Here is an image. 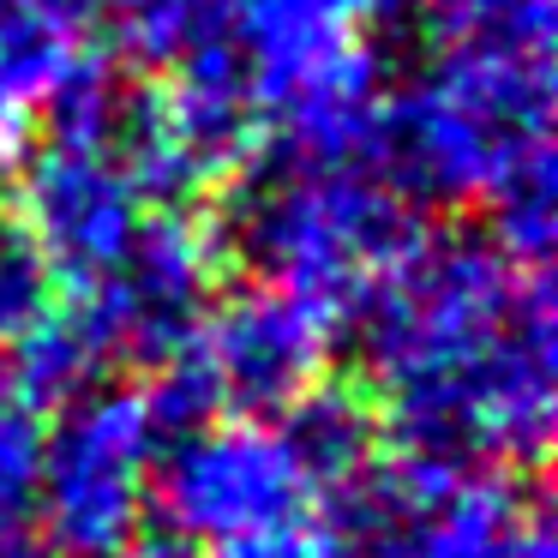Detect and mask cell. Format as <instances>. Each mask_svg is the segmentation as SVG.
Here are the masks:
<instances>
[{"label": "cell", "instance_id": "277c9868", "mask_svg": "<svg viewBox=\"0 0 558 558\" xmlns=\"http://www.w3.org/2000/svg\"><path fill=\"white\" fill-rule=\"evenodd\" d=\"M349 558H553V529L510 469L378 457L318 505Z\"/></svg>", "mask_w": 558, "mask_h": 558}, {"label": "cell", "instance_id": "7c38bea8", "mask_svg": "<svg viewBox=\"0 0 558 558\" xmlns=\"http://www.w3.org/2000/svg\"><path fill=\"white\" fill-rule=\"evenodd\" d=\"M73 61V31L54 25L37 0H0V162H19Z\"/></svg>", "mask_w": 558, "mask_h": 558}, {"label": "cell", "instance_id": "7a4b0ae2", "mask_svg": "<svg viewBox=\"0 0 558 558\" xmlns=\"http://www.w3.org/2000/svg\"><path fill=\"white\" fill-rule=\"evenodd\" d=\"M553 157V54L445 43L385 97V174L409 198L486 205Z\"/></svg>", "mask_w": 558, "mask_h": 558}, {"label": "cell", "instance_id": "5b68a950", "mask_svg": "<svg viewBox=\"0 0 558 558\" xmlns=\"http://www.w3.org/2000/svg\"><path fill=\"white\" fill-rule=\"evenodd\" d=\"M162 457V433L145 409V390L97 385L61 402L54 426H43L37 469V534L54 558H114L133 546L150 510V474Z\"/></svg>", "mask_w": 558, "mask_h": 558}, {"label": "cell", "instance_id": "ba28073f", "mask_svg": "<svg viewBox=\"0 0 558 558\" xmlns=\"http://www.w3.org/2000/svg\"><path fill=\"white\" fill-rule=\"evenodd\" d=\"M19 210L13 217L31 229L54 277L90 282L102 265L121 258V246L145 229L157 210L126 174V162L109 145L90 138H49L19 150Z\"/></svg>", "mask_w": 558, "mask_h": 558}, {"label": "cell", "instance_id": "ac0fdd59", "mask_svg": "<svg viewBox=\"0 0 558 558\" xmlns=\"http://www.w3.org/2000/svg\"><path fill=\"white\" fill-rule=\"evenodd\" d=\"M43 13L54 19V25H66L78 37V31H90V25H102L109 19V0H37Z\"/></svg>", "mask_w": 558, "mask_h": 558}, {"label": "cell", "instance_id": "9c48e42d", "mask_svg": "<svg viewBox=\"0 0 558 558\" xmlns=\"http://www.w3.org/2000/svg\"><path fill=\"white\" fill-rule=\"evenodd\" d=\"M330 325L337 318H325L318 306L265 289V282H246V289H229L210 301L186 354L205 373L217 409L258 421V414H282L294 397H306L325 378L330 342H337Z\"/></svg>", "mask_w": 558, "mask_h": 558}, {"label": "cell", "instance_id": "9a60e30c", "mask_svg": "<svg viewBox=\"0 0 558 558\" xmlns=\"http://www.w3.org/2000/svg\"><path fill=\"white\" fill-rule=\"evenodd\" d=\"M61 306V277L19 217H0V354H13Z\"/></svg>", "mask_w": 558, "mask_h": 558}, {"label": "cell", "instance_id": "5bb4252c", "mask_svg": "<svg viewBox=\"0 0 558 558\" xmlns=\"http://www.w3.org/2000/svg\"><path fill=\"white\" fill-rule=\"evenodd\" d=\"M109 373V354L90 337V325L78 318V306H54L13 354H7V378L25 390L37 409H61V402L85 397L102 385Z\"/></svg>", "mask_w": 558, "mask_h": 558}, {"label": "cell", "instance_id": "e0dca14e", "mask_svg": "<svg viewBox=\"0 0 558 558\" xmlns=\"http://www.w3.org/2000/svg\"><path fill=\"white\" fill-rule=\"evenodd\" d=\"M210 558H349V553H342V541L330 534V522L313 510L306 522L270 534V541H246V546H229V553H210Z\"/></svg>", "mask_w": 558, "mask_h": 558}, {"label": "cell", "instance_id": "8fae6325", "mask_svg": "<svg viewBox=\"0 0 558 558\" xmlns=\"http://www.w3.org/2000/svg\"><path fill=\"white\" fill-rule=\"evenodd\" d=\"M277 438L289 445L301 481L313 486V498L325 505L337 486H349L361 469L378 462V409L361 385H330L318 378L306 397H294L277 421Z\"/></svg>", "mask_w": 558, "mask_h": 558}, {"label": "cell", "instance_id": "3957f363", "mask_svg": "<svg viewBox=\"0 0 558 558\" xmlns=\"http://www.w3.org/2000/svg\"><path fill=\"white\" fill-rule=\"evenodd\" d=\"M421 234L414 198L385 169L253 157L246 186L229 198L217 253L246 277L342 318L349 301Z\"/></svg>", "mask_w": 558, "mask_h": 558}, {"label": "cell", "instance_id": "d6986e66", "mask_svg": "<svg viewBox=\"0 0 558 558\" xmlns=\"http://www.w3.org/2000/svg\"><path fill=\"white\" fill-rule=\"evenodd\" d=\"M0 558H54V546L31 522H19V529H0Z\"/></svg>", "mask_w": 558, "mask_h": 558}, {"label": "cell", "instance_id": "6da1fadb", "mask_svg": "<svg viewBox=\"0 0 558 558\" xmlns=\"http://www.w3.org/2000/svg\"><path fill=\"white\" fill-rule=\"evenodd\" d=\"M378 433L426 469H529L553 438V289L486 234H414L349 301Z\"/></svg>", "mask_w": 558, "mask_h": 558}, {"label": "cell", "instance_id": "4fadbf2b", "mask_svg": "<svg viewBox=\"0 0 558 558\" xmlns=\"http://www.w3.org/2000/svg\"><path fill=\"white\" fill-rule=\"evenodd\" d=\"M109 19L138 66L174 73L210 49H229L234 0H109Z\"/></svg>", "mask_w": 558, "mask_h": 558}, {"label": "cell", "instance_id": "ffe728a7", "mask_svg": "<svg viewBox=\"0 0 558 558\" xmlns=\"http://www.w3.org/2000/svg\"><path fill=\"white\" fill-rule=\"evenodd\" d=\"M114 558H174V553H162V546H126V553H114Z\"/></svg>", "mask_w": 558, "mask_h": 558}, {"label": "cell", "instance_id": "30bf717a", "mask_svg": "<svg viewBox=\"0 0 558 558\" xmlns=\"http://www.w3.org/2000/svg\"><path fill=\"white\" fill-rule=\"evenodd\" d=\"M402 7L409 0H234L229 49L253 78L265 121L282 97H294L318 73L366 49V25Z\"/></svg>", "mask_w": 558, "mask_h": 558}, {"label": "cell", "instance_id": "52a82bcc", "mask_svg": "<svg viewBox=\"0 0 558 558\" xmlns=\"http://www.w3.org/2000/svg\"><path fill=\"white\" fill-rule=\"evenodd\" d=\"M222 253L186 210H157L114 265L78 282V318L102 342L109 366H169L193 349L217 301Z\"/></svg>", "mask_w": 558, "mask_h": 558}, {"label": "cell", "instance_id": "2e32d148", "mask_svg": "<svg viewBox=\"0 0 558 558\" xmlns=\"http://www.w3.org/2000/svg\"><path fill=\"white\" fill-rule=\"evenodd\" d=\"M37 469H43V409L0 373V529L31 522Z\"/></svg>", "mask_w": 558, "mask_h": 558}, {"label": "cell", "instance_id": "8992f818", "mask_svg": "<svg viewBox=\"0 0 558 558\" xmlns=\"http://www.w3.org/2000/svg\"><path fill=\"white\" fill-rule=\"evenodd\" d=\"M150 510L174 541L198 553H229L246 541L294 529L318 510L289 445L265 421H205L169 438L150 474Z\"/></svg>", "mask_w": 558, "mask_h": 558}]
</instances>
